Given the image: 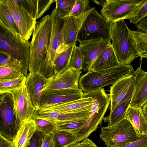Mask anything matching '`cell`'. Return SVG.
<instances>
[{"mask_svg":"<svg viewBox=\"0 0 147 147\" xmlns=\"http://www.w3.org/2000/svg\"><path fill=\"white\" fill-rule=\"evenodd\" d=\"M134 71L132 66L122 64L108 69L88 71L80 77L79 87L84 92L94 91L131 75Z\"/></svg>","mask_w":147,"mask_h":147,"instance_id":"obj_1","label":"cell"},{"mask_svg":"<svg viewBox=\"0 0 147 147\" xmlns=\"http://www.w3.org/2000/svg\"><path fill=\"white\" fill-rule=\"evenodd\" d=\"M30 45L0 22V50L11 57L26 76L29 70Z\"/></svg>","mask_w":147,"mask_h":147,"instance_id":"obj_2","label":"cell"},{"mask_svg":"<svg viewBox=\"0 0 147 147\" xmlns=\"http://www.w3.org/2000/svg\"><path fill=\"white\" fill-rule=\"evenodd\" d=\"M124 20L113 22L111 27V44L121 64L130 65L138 57L135 40Z\"/></svg>","mask_w":147,"mask_h":147,"instance_id":"obj_3","label":"cell"},{"mask_svg":"<svg viewBox=\"0 0 147 147\" xmlns=\"http://www.w3.org/2000/svg\"><path fill=\"white\" fill-rule=\"evenodd\" d=\"M83 96L92 98L94 102L85 123L77 133L81 140L87 138L101 124L111 101L110 94L106 93L103 88L93 91L84 92Z\"/></svg>","mask_w":147,"mask_h":147,"instance_id":"obj_4","label":"cell"},{"mask_svg":"<svg viewBox=\"0 0 147 147\" xmlns=\"http://www.w3.org/2000/svg\"><path fill=\"white\" fill-rule=\"evenodd\" d=\"M51 30L48 43L38 71L48 78L54 74L53 64L57 48L63 44L65 18H61L55 8L50 15Z\"/></svg>","mask_w":147,"mask_h":147,"instance_id":"obj_5","label":"cell"},{"mask_svg":"<svg viewBox=\"0 0 147 147\" xmlns=\"http://www.w3.org/2000/svg\"><path fill=\"white\" fill-rule=\"evenodd\" d=\"M50 30L49 15L44 17L37 22L30 42L29 71H39L48 43Z\"/></svg>","mask_w":147,"mask_h":147,"instance_id":"obj_6","label":"cell"},{"mask_svg":"<svg viewBox=\"0 0 147 147\" xmlns=\"http://www.w3.org/2000/svg\"><path fill=\"white\" fill-rule=\"evenodd\" d=\"M112 23L98 13L94 7L84 22L77 41L80 43L95 40L111 41Z\"/></svg>","mask_w":147,"mask_h":147,"instance_id":"obj_7","label":"cell"},{"mask_svg":"<svg viewBox=\"0 0 147 147\" xmlns=\"http://www.w3.org/2000/svg\"><path fill=\"white\" fill-rule=\"evenodd\" d=\"M100 137L106 147L123 145L140 137L132 124L126 119L111 126L102 127Z\"/></svg>","mask_w":147,"mask_h":147,"instance_id":"obj_8","label":"cell"},{"mask_svg":"<svg viewBox=\"0 0 147 147\" xmlns=\"http://www.w3.org/2000/svg\"><path fill=\"white\" fill-rule=\"evenodd\" d=\"M145 0H106L101 5V15L113 23L133 14Z\"/></svg>","mask_w":147,"mask_h":147,"instance_id":"obj_9","label":"cell"},{"mask_svg":"<svg viewBox=\"0 0 147 147\" xmlns=\"http://www.w3.org/2000/svg\"><path fill=\"white\" fill-rule=\"evenodd\" d=\"M0 134L9 140L15 139L20 126L15 113L12 95L6 93L0 95Z\"/></svg>","mask_w":147,"mask_h":147,"instance_id":"obj_10","label":"cell"},{"mask_svg":"<svg viewBox=\"0 0 147 147\" xmlns=\"http://www.w3.org/2000/svg\"><path fill=\"white\" fill-rule=\"evenodd\" d=\"M7 5L18 28L19 34L25 40L30 38L37 23L16 0H5Z\"/></svg>","mask_w":147,"mask_h":147,"instance_id":"obj_11","label":"cell"},{"mask_svg":"<svg viewBox=\"0 0 147 147\" xmlns=\"http://www.w3.org/2000/svg\"><path fill=\"white\" fill-rule=\"evenodd\" d=\"M16 115L20 124L31 119L36 109L34 107L25 84L11 92Z\"/></svg>","mask_w":147,"mask_h":147,"instance_id":"obj_12","label":"cell"},{"mask_svg":"<svg viewBox=\"0 0 147 147\" xmlns=\"http://www.w3.org/2000/svg\"><path fill=\"white\" fill-rule=\"evenodd\" d=\"M136 90L133 74L119 80L110 86V112L124 101L132 99Z\"/></svg>","mask_w":147,"mask_h":147,"instance_id":"obj_13","label":"cell"},{"mask_svg":"<svg viewBox=\"0 0 147 147\" xmlns=\"http://www.w3.org/2000/svg\"><path fill=\"white\" fill-rule=\"evenodd\" d=\"M81 70L69 67L63 71L47 78L43 91L78 88Z\"/></svg>","mask_w":147,"mask_h":147,"instance_id":"obj_14","label":"cell"},{"mask_svg":"<svg viewBox=\"0 0 147 147\" xmlns=\"http://www.w3.org/2000/svg\"><path fill=\"white\" fill-rule=\"evenodd\" d=\"M83 94L82 90L79 87L43 91L39 99L38 109L46 105L78 99L82 97Z\"/></svg>","mask_w":147,"mask_h":147,"instance_id":"obj_15","label":"cell"},{"mask_svg":"<svg viewBox=\"0 0 147 147\" xmlns=\"http://www.w3.org/2000/svg\"><path fill=\"white\" fill-rule=\"evenodd\" d=\"M111 41L95 40L80 43L78 47L82 57V68L88 71L95 59Z\"/></svg>","mask_w":147,"mask_h":147,"instance_id":"obj_16","label":"cell"},{"mask_svg":"<svg viewBox=\"0 0 147 147\" xmlns=\"http://www.w3.org/2000/svg\"><path fill=\"white\" fill-rule=\"evenodd\" d=\"M91 109L77 112H63L42 110L38 109L35 111L32 118L45 119L56 124L68 123L87 118Z\"/></svg>","mask_w":147,"mask_h":147,"instance_id":"obj_17","label":"cell"},{"mask_svg":"<svg viewBox=\"0 0 147 147\" xmlns=\"http://www.w3.org/2000/svg\"><path fill=\"white\" fill-rule=\"evenodd\" d=\"M94 7L79 17L69 16L65 18L63 28V46L65 50L76 42L77 38L82 25Z\"/></svg>","mask_w":147,"mask_h":147,"instance_id":"obj_18","label":"cell"},{"mask_svg":"<svg viewBox=\"0 0 147 147\" xmlns=\"http://www.w3.org/2000/svg\"><path fill=\"white\" fill-rule=\"evenodd\" d=\"M94 100L91 97L82 96L80 98L67 102L46 105L42 110L63 112H77L91 109Z\"/></svg>","mask_w":147,"mask_h":147,"instance_id":"obj_19","label":"cell"},{"mask_svg":"<svg viewBox=\"0 0 147 147\" xmlns=\"http://www.w3.org/2000/svg\"><path fill=\"white\" fill-rule=\"evenodd\" d=\"M47 78L39 71H30L26 76L25 85L32 103L37 109Z\"/></svg>","mask_w":147,"mask_h":147,"instance_id":"obj_20","label":"cell"},{"mask_svg":"<svg viewBox=\"0 0 147 147\" xmlns=\"http://www.w3.org/2000/svg\"><path fill=\"white\" fill-rule=\"evenodd\" d=\"M142 61L140 67L135 71V91L130 106L142 107L147 100V72L141 68Z\"/></svg>","mask_w":147,"mask_h":147,"instance_id":"obj_21","label":"cell"},{"mask_svg":"<svg viewBox=\"0 0 147 147\" xmlns=\"http://www.w3.org/2000/svg\"><path fill=\"white\" fill-rule=\"evenodd\" d=\"M121 64L110 43L98 56L88 71L108 69Z\"/></svg>","mask_w":147,"mask_h":147,"instance_id":"obj_22","label":"cell"},{"mask_svg":"<svg viewBox=\"0 0 147 147\" xmlns=\"http://www.w3.org/2000/svg\"><path fill=\"white\" fill-rule=\"evenodd\" d=\"M125 119L131 123L140 137L147 134V120L142 107L129 105L126 113Z\"/></svg>","mask_w":147,"mask_h":147,"instance_id":"obj_23","label":"cell"},{"mask_svg":"<svg viewBox=\"0 0 147 147\" xmlns=\"http://www.w3.org/2000/svg\"><path fill=\"white\" fill-rule=\"evenodd\" d=\"M33 18L36 20L41 17L50 8L55 0H16Z\"/></svg>","mask_w":147,"mask_h":147,"instance_id":"obj_24","label":"cell"},{"mask_svg":"<svg viewBox=\"0 0 147 147\" xmlns=\"http://www.w3.org/2000/svg\"><path fill=\"white\" fill-rule=\"evenodd\" d=\"M36 130V124L33 119L21 123L13 140L15 147H27Z\"/></svg>","mask_w":147,"mask_h":147,"instance_id":"obj_25","label":"cell"},{"mask_svg":"<svg viewBox=\"0 0 147 147\" xmlns=\"http://www.w3.org/2000/svg\"><path fill=\"white\" fill-rule=\"evenodd\" d=\"M131 99L126 100L117 106L109 114L103 119L105 122L108 123V126H111L125 119L127 110L130 105Z\"/></svg>","mask_w":147,"mask_h":147,"instance_id":"obj_26","label":"cell"},{"mask_svg":"<svg viewBox=\"0 0 147 147\" xmlns=\"http://www.w3.org/2000/svg\"><path fill=\"white\" fill-rule=\"evenodd\" d=\"M76 42L67 49L56 53L53 68L54 74L61 73L69 67L71 54Z\"/></svg>","mask_w":147,"mask_h":147,"instance_id":"obj_27","label":"cell"},{"mask_svg":"<svg viewBox=\"0 0 147 147\" xmlns=\"http://www.w3.org/2000/svg\"><path fill=\"white\" fill-rule=\"evenodd\" d=\"M135 43L138 57L147 58V32L140 30H130Z\"/></svg>","mask_w":147,"mask_h":147,"instance_id":"obj_28","label":"cell"},{"mask_svg":"<svg viewBox=\"0 0 147 147\" xmlns=\"http://www.w3.org/2000/svg\"><path fill=\"white\" fill-rule=\"evenodd\" d=\"M55 147H64L77 142V138L72 133L56 129L54 131Z\"/></svg>","mask_w":147,"mask_h":147,"instance_id":"obj_29","label":"cell"},{"mask_svg":"<svg viewBox=\"0 0 147 147\" xmlns=\"http://www.w3.org/2000/svg\"><path fill=\"white\" fill-rule=\"evenodd\" d=\"M0 22L16 34L19 35L18 28L5 0H0Z\"/></svg>","mask_w":147,"mask_h":147,"instance_id":"obj_30","label":"cell"},{"mask_svg":"<svg viewBox=\"0 0 147 147\" xmlns=\"http://www.w3.org/2000/svg\"><path fill=\"white\" fill-rule=\"evenodd\" d=\"M26 76L24 74L18 78L0 80V94L9 93L22 86L25 83Z\"/></svg>","mask_w":147,"mask_h":147,"instance_id":"obj_31","label":"cell"},{"mask_svg":"<svg viewBox=\"0 0 147 147\" xmlns=\"http://www.w3.org/2000/svg\"><path fill=\"white\" fill-rule=\"evenodd\" d=\"M76 0H55L56 11L63 19L69 16Z\"/></svg>","mask_w":147,"mask_h":147,"instance_id":"obj_32","label":"cell"},{"mask_svg":"<svg viewBox=\"0 0 147 147\" xmlns=\"http://www.w3.org/2000/svg\"><path fill=\"white\" fill-rule=\"evenodd\" d=\"M36 126V131H40L44 134L53 132L56 129L55 123L39 118H33Z\"/></svg>","mask_w":147,"mask_h":147,"instance_id":"obj_33","label":"cell"},{"mask_svg":"<svg viewBox=\"0 0 147 147\" xmlns=\"http://www.w3.org/2000/svg\"><path fill=\"white\" fill-rule=\"evenodd\" d=\"M87 118L65 123L56 124L57 129L68 131L75 134L84 125Z\"/></svg>","mask_w":147,"mask_h":147,"instance_id":"obj_34","label":"cell"},{"mask_svg":"<svg viewBox=\"0 0 147 147\" xmlns=\"http://www.w3.org/2000/svg\"><path fill=\"white\" fill-rule=\"evenodd\" d=\"M23 74L19 67H0V80L15 78Z\"/></svg>","mask_w":147,"mask_h":147,"instance_id":"obj_35","label":"cell"},{"mask_svg":"<svg viewBox=\"0 0 147 147\" xmlns=\"http://www.w3.org/2000/svg\"><path fill=\"white\" fill-rule=\"evenodd\" d=\"M89 0H76L69 16L77 17L88 11L92 8L89 6Z\"/></svg>","mask_w":147,"mask_h":147,"instance_id":"obj_36","label":"cell"},{"mask_svg":"<svg viewBox=\"0 0 147 147\" xmlns=\"http://www.w3.org/2000/svg\"><path fill=\"white\" fill-rule=\"evenodd\" d=\"M147 16V0H145L137 11L126 19L129 20L131 23L137 25L141 20Z\"/></svg>","mask_w":147,"mask_h":147,"instance_id":"obj_37","label":"cell"},{"mask_svg":"<svg viewBox=\"0 0 147 147\" xmlns=\"http://www.w3.org/2000/svg\"><path fill=\"white\" fill-rule=\"evenodd\" d=\"M82 65V57L80 51L79 47L76 45L71 54L69 67L81 70Z\"/></svg>","mask_w":147,"mask_h":147,"instance_id":"obj_38","label":"cell"},{"mask_svg":"<svg viewBox=\"0 0 147 147\" xmlns=\"http://www.w3.org/2000/svg\"><path fill=\"white\" fill-rule=\"evenodd\" d=\"M0 67H19L9 55L1 50H0Z\"/></svg>","mask_w":147,"mask_h":147,"instance_id":"obj_39","label":"cell"},{"mask_svg":"<svg viewBox=\"0 0 147 147\" xmlns=\"http://www.w3.org/2000/svg\"><path fill=\"white\" fill-rule=\"evenodd\" d=\"M111 147H147V134L126 144Z\"/></svg>","mask_w":147,"mask_h":147,"instance_id":"obj_40","label":"cell"},{"mask_svg":"<svg viewBox=\"0 0 147 147\" xmlns=\"http://www.w3.org/2000/svg\"><path fill=\"white\" fill-rule=\"evenodd\" d=\"M44 135L41 132L36 131L27 147H42Z\"/></svg>","mask_w":147,"mask_h":147,"instance_id":"obj_41","label":"cell"},{"mask_svg":"<svg viewBox=\"0 0 147 147\" xmlns=\"http://www.w3.org/2000/svg\"><path fill=\"white\" fill-rule=\"evenodd\" d=\"M42 147H55L54 132L44 134Z\"/></svg>","mask_w":147,"mask_h":147,"instance_id":"obj_42","label":"cell"},{"mask_svg":"<svg viewBox=\"0 0 147 147\" xmlns=\"http://www.w3.org/2000/svg\"><path fill=\"white\" fill-rule=\"evenodd\" d=\"M64 147H98L91 140L86 138L81 142H76Z\"/></svg>","mask_w":147,"mask_h":147,"instance_id":"obj_43","label":"cell"},{"mask_svg":"<svg viewBox=\"0 0 147 147\" xmlns=\"http://www.w3.org/2000/svg\"><path fill=\"white\" fill-rule=\"evenodd\" d=\"M0 147H15L13 140L7 139L0 134Z\"/></svg>","mask_w":147,"mask_h":147,"instance_id":"obj_44","label":"cell"},{"mask_svg":"<svg viewBox=\"0 0 147 147\" xmlns=\"http://www.w3.org/2000/svg\"><path fill=\"white\" fill-rule=\"evenodd\" d=\"M136 27L138 30L147 32V16L136 25Z\"/></svg>","mask_w":147,"mask_h":147,"instance_id":"obj_45","label":"cell"},{"mask_svg":"<svg viewBox=\"0 0 147 147\" xmlns=\"http://www.w3.org/2000/svg\"><path fill=\"white\" fill-rule=\"evenodd\" d=\"M142 111L147 119V104L145 103L142 107Z\"/></svg>","mask_w":147,"mask_h":147,"instance_id":"obj_46","label":"cell"},{"mask_svg":"<svg viewBox=\"0 0 147 147\" xmlns=\"http://www.w3.org/2000/svg\"><path fill=\"white\" fill-rule=\"evenodd\" d=\"M145 103L147 104V100H146V102Z\"/></svg>","mask_w":147,"mask_h":147,"instance_id":"obj_47","label":"cell"},{"mask_svg":"<svg viewBox=\"0 0 147 147\" xmlns=\"http://www.w3.org/2000/svg\"></svg>","mask_w":147,"mask_h":147,"instance_id":"obj_48","label":"cell"}]
</instances>
